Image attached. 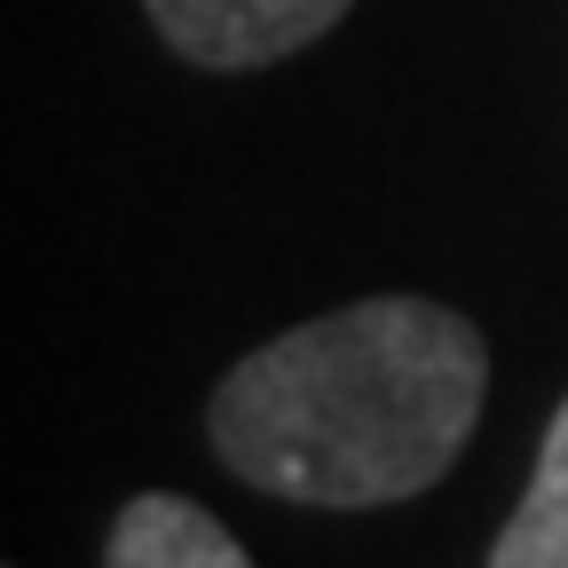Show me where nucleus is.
Returning a JSON list of instances; mask_svg holds the SVG:
<instances>
[{
    "label": "nucleus",
    "mask_w": 568,
    "mask_h": 568,
    "mask_svg": "<svg viewBox=\"0 0 568 568\" xmlns=\"http://www.w3.org/2000/svg\"><path fill=\"white\" fill-rule=\"evenodd\" d=\"M489 568H568V403H560L552 426H545L537 474H529V489H521L514 521L497 529Z\"/></svg>",
    "instance_id": "4"
},
{
    "label": "nucleus",
    "mask_w": 568,
    "mask_h": 568,
    "mask_svg": "<svg viewBox=\"0 0 568 568\" xmlns=\"http://www.w3.org/2000/svg\"><path fill=\"white\" fill-rule=\"evenodd\" d=\"M489 387L481 332L443 301H347L276 332L213 387L222 466L293 506H395L450 474Z\"/></svg>",
    "instance_id": "1"
},
{
    "label": "nucleus",
    "mask_w": 568,
    "mask_h": 568,
    "mask_svg": "<svg viewBox=\"0 0 568 568\" xmlns=\"http://www.w3.org/2000/svg\"><path fill=\"white\" fill-rule=\"evenodd\" d=\"M103 568H253V560L205 506H190L174 489H151L134 506H119Z\"/></svg>",
    "instance_id": "3"
},
{
    "label": "nucleus",
    "mask_w": 568,
    "mask_h": 568,
    "mask_svg": "<svg viewBox=\"0 0 568 568\" xmlns=\"http://www.w3.org/2000/svg\"><path fill=\"white\" fill-rule=\"evenodd\" d=\"M174 55L205 71H253L308 48L347 17V0H142Z\"/></svg>",
    "instance_id": "2"
}]
</instances>
